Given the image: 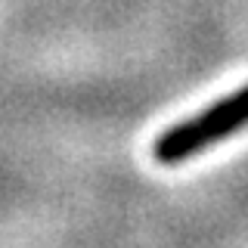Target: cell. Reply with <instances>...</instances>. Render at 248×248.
<instances>
[{"mask_svg":"<svg viewBox=\"0 0 248 248\" xmlns=\"http://www.w3.org/2000/svg\"><path fill=\"white\" fill-rule=\"evenodd\" d=\"M245 124H248V84L239 87L236 93H230V96L217 99L205 112L168 127L165 134L155 140L152 155L161 165H177V161H186L189 155L208 149L217 140L242 130Z\"/></svg>","mask_w":248,"mask_h":248,"instance_id":"1","label":"cell"}]
</instances>
